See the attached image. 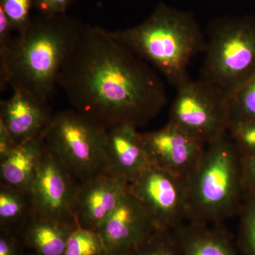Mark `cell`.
I'll list each match as a JSON object with an SVG mask.
<instances>
[{"label": "cell", "instance_id": "3957f363", "mask_svg": "<svg viewBox=\"0 0 255 255\" xmlns=\"http://www.w3.org/2000/svg\"><path fill=\"white\" fill-rule=\"evenodd\" d=\"M109 32L177 90L190 81L189 64L206 48V36L194 14L164 3L140 24Z\"/></svg>", "mask_w": 255, "mask_h": 255}, {"label": "cell", "instance_id": "7a4b0ae2", "mask_svg": "<svg viewBox=\"0 0 255 255\" xmlns=\"http://www.w3.org/2000/svg\"><path fill=\"white\" fill-rule=\"evenodd\" d=\"M65 14H40L24 33L13 38L0 59V90L20 87L48 104L60 70L84 26Z\"/></svg>", "mask_w": 255, "mask_h": 255}, {"label": "cell", "instance_id": "7c38bea8", "mask_svg": "<svg viewBox=\"0 0 255 255\" xmlns=\"http://www.w3.org/2000/svg\"><path fill=\"white\" fill-rule=\"evenodd\" d=\"M97 232L103 241L106 255H130L157 231L129 190Z\"/></svg>", "mask_w": 255, "mask_h": 255}, {"label": "cell", "instance_id": "7402d4cb", "mask_svg": "<svg viewBox=\"0 0 255 255\" xmlns=\"http://www.w3.org/2000/svg\"><path fill=\"white\" fill-rule=\"evenodd\" d=\"M34 0H0V9L6 15L13 32L24 33L32 23Z\"/></svg>", "mask_w": 255, "mask_h": 255}, {"label": "cell", "instance_id": "9a60e30c", "mask_svg": "<svg viewBox=\"0 0 255 255\" xmlns=\"http://www.w3.org/2000/svg\"><path fill=\"white\" fill-rule=\"evenodd\" d=\"M173 232L180 255H241L219 224L187 221Z\"/></svg>", "mask_w": 255, "mask_h": 255}, {"label": "cell", "instance_id": "ba28073f", "mask_svg": "<svg viewBox=\"0 0 255 255\" xmlns=\"http://www.w3.org/2000/svg\"><path fill=\"white\" fill-rule=\"evenodd\" d=\"M130 192L157 231H173L189 221L185 180L150 165L130 184Z\"/></svg>", "mask_w": 255, "mask_h": 255}, {"label": "cell", "instance_id": "d4e9b609", "mask_svg": "<svg viewBox=\"0 0 255 255\" xmlns=\"http://www.w3.org/2000/svg\"><path fill=\"white\" fill-rule=\"evenodd\" d=\"M23 246L19 233L0 230V255H24Z\"/></svg>", "mask_w": 255, "mask_h": 255}, {"label": "cell", "instance_id": "484cf974", "mask_svg": "<svg viewBox=\"0 0 255 255\" xmlns=\"http://www.w3.org/2000/svg\"><path fill=\"white\" fill-rule=\"evenodd\" d=\"M73 0H34L33 7L40 14L53 16L65 14Z\"/></svg>", "mask_w": 255, "mask_h": 255}, {"label": "cell", "instance_id": "d6986e66", "mask_svg": "<svg viewBox=\"0 0 255 255\" xmlns=\"http://www.w3.org/2000/svg\"><path fill=\"white\" fill-rule=\"evenodd\" d=\"M228 102L231 123L255 122V73L228 95Z\"/></svg>", "mask_w": 255, "mask_h": 255}, {"label": "cell", "instance_id": "6da1fadb", "mask_svg": "<svg viewBox=\"0 0 255 255\" xmlns=\"http://www.w3.org/2000/svg\"><path fill=\"white\" fill-rule=\"evenodd\" d=\"M73 110L104 127H143L167 102L157 71L98 26L84 25L58 80Z\"/></svg>", "mask_w": 255, "mask_h": 255}, {"label": "cell", "instance_id": "277c9868", "mask_svg": "<svg viewBox=\"0 0 255 255\" xmlns=\"http://www.w3.org/2000/svg\"><path fill=\"white\" fill-rule=\"evenodd\" d=\"M185 182L188 221L219 224L241 207L242 157L228 132L206 144Z\"/></svg>", "mask_w": 255, "mask_h": 255}, {"label": "cell", "instance_id": "cb8c5ba5", "mask_svg": "<svg viewBox=\"0 0 255 255\" xmlns=\"http://www.w3.org/2000/svg\"><path fill=\"white\" fill-rule=\"evenodd\" d=\"M228 133L241 157L255 156V122H232Z\"/></svg>", "mask_w": 255, "mask_h": 255}, {"label": "cell", "instance_id": "ffe728a7", "mask_svg": "<svg viewBox=\"0 0 255 255\" xmlns=\"http://www.w3.org/2000/svg\"><path fill=\"white\" fill-rule=\"evenodd\" d=\"M64 255H106L105 247L97 231L78 226L69 237Z\"/></svg>", "mask_w": 255, "mask_h": 255}, {"label": "cell", "instance_id": "e0dca14e", "mask_svg": "<svg viewBox=\"0 0 255 255\" xmlns=\"http://www.w3.org/2000/svg\"><path fill=\"white\" fill-rule=\"evenodd\" d=\"M45 132L18 145L0 159V184L18 190L29 191L40 159L46 147Z\"/></svg>", "mask_w": 255, "mask_h": 255}, {"label": "cell", "instance_id": "8fae6325", "mask_svg": "<svg viewBox=\"0 0 255 255\" xmlns=\"http://www.w3.org/2000/svg\"><path fill=\"white\" fill-rule=\"evenodd\" d=\"M129 190L130 184L110 170L80 182L73 207L77 225L97 231Z\"/></svg>", "mask_w": 255, "mask_h": 255}, {"label": "cell", "instance_id": "5bb4252c", "mask_svg": "<svg viewBox=\"0 0 255 255\" xmlns=\"http://www.w3.org/2000/svg\"><path fill=\"white\" fill-rule=\"evenodd\" d=\"M106 155L109 170L130 184L151 165L142 133L137 131V127L128 124L107 128Z\"/></svg>", "mask_w": 255, "mask_h": 255}, {"label": "cell", "instance_id": "9c48e42d", "mask_svg": "<svg viewBox=\"0 0 255 255\" xmlns=\"http://www.w3.org/2000/svg\"><path fill=\"white\" fill-rule=\"evenodd\" d=\"M79 184L46 145L28 191L35 214L76 223L73 207Z\"/></svg>", "mask_w": 255, "mask_h": 255}, {"label": "cell", "instance_id": "5b68a950", "mask_svg": "<svg viewBox=\"0 0 255 255\" xmlns=\"http://www.w3.org/2000/svg\"><path fill=\"white\" fill-rule=\"evenodd\" d=\"M204 53L200 80L231 95L255 73V15L213 20Z\"/></svg>", "mask_w": 255, "mask_h": 255}, {"label": "cell", "instance_id": "f1b7e54d", "mask_svg": "<svg viewBox=\"0 0 255 255\" xmlns=\"http://www.w3.org/2000/svg\"><path fill=\"white\" fill-rule=\"evenodd\" d=\"M24 255H36V254H34L33 253H29V254H25Z\"/></svg>", "mask_w": 255, "mask_h": 255}, {"label": "cell", "instance_id": "30bf717a", "mask_svg": "<svg viewBox=\"0 0 255 255\" xmlns=\"http://www.w3.org/2000/svg\"><path fill=\"white\" fill-rule=\"evenodd\" d=\"M151 165L172 172L184 180L191 174L204 153L206 144L191 136L174 124L142 133Z\"/></svg>", "mask_w": 255, "mask_h": 255}, {"label": "cell", "instance_id": "44dd1931", "mask_svg": "<svg viewBox=\"0 0 255 255\" xmlns=\"http://www.w3.org/2000/svg\"><path fill=\"white\" fill-rule=\"evenodd\" d=\"M238 248L241 255H255V195L248 194L241 206Z\"/></svg>", "mask_w": 255, "mask_h": 255}, {"label": "cell", "instance_id": "4316f807", "mask_svg": "<svg viewBox=\"0 0 255 255\" xmlns=\"http://www.w3.org/2000/svg\"><path fill=\"white\" fill-rule=\"evenodd\" d=\"M242 173L245 190L255 195V156L242 157Z\"/></svg>", "mask_w": 255, "mask_h": 255}, {"label": "cell", "instance_id": "ac0fdd59", "mask_svg": "<svg viewBox=\"0 0 255 255\" xmlns=\"http://www.w3.org/2000/svg\"><path fill=\"white\" fill-rule=\"evenodd\" d=\"M34 214L28 191L0 184V230L19 233Z\"/></svg>", "mask_w": 255, "mask_h": 255}, {"label": "cell", "instance_id": "2e32d148", "mask_svg": "<svg viewBox=\"0 0 255 255\" xmlns=\"http://www.w3.org/2000/svg\"><path fill=\"white\" fill-rule=\"evenodd\" d=\"M77 223L33 214L20 233L25 247L36 255H64Z\"/></svg>", "mask_w": 255, "mask_h": 255}, {"label": "cell", "instance_id": "8992f818", "mask_svg": "<svg viewBox=\"0 0 255 255\" xmlns=\"http://www.w3.org/2000/svg\"><path fill=\"white\" fill-rule=\"evenodd\" d=\"M107 128L77 111L53 115L45 142L79 182L109 170L106 155Z\"/></svg>", "mask_w": 255, "mask_h": 255}, {"label": "cell", "instance_id": "52a82bcc", "mask_svg": "<svg viewBox=\"0 0 255 255\" xmlns=\"http://www.w3.org/2000/svg\"><path fill=\"white\" fill-rule=\"evenodd\" d=\"M177 90L169 122L205 144L228 132L231 119L226 94L200 79Z\"/></svg>", "mask_w": 255, "mask_h": 255}, {"label": "cell", "instance_id": "83f0119b", "mask_svg": "<svg viewBox=\"0 0 255 255\" xmlns=\"http://www.w3.org/2000/svg\"><path fill=\"white\" fill-rule=\"evenodd\" d=\"M17 145L4 124L0 122V159L7 155Z\"/></svg>", "mask_w": 255, "mask_h": 255}, {"label": "cell", "instance_id": "4fadbf2b", "mask_svg": "<svg viewBox=\"0 0 255 255\" xmlns=\"http://www.w3.org/2000/svg\"><path fill=\"white\" fill-rule=\"evenodd\" d=\"M12 95L1 101L0 122L4 124L17 145L41 136L54 114L48 107L20 87H11Z\"/></svg>", "mask_w": 255, "mask_h": 255}, {"label": "cell", "instance_id": "603a6c76", "mask_svg": "<svg viewBox=\"0 0 255 255\" xmlns=\"http://www.w3.org/2000/svg\"><path fill=\"white\" fill-rule=\"evenodd\" d=\"M130 255H180L173 231H157Z\"/></svg>", "mask_w": 255, "mask_h": 255}]
</instances>
